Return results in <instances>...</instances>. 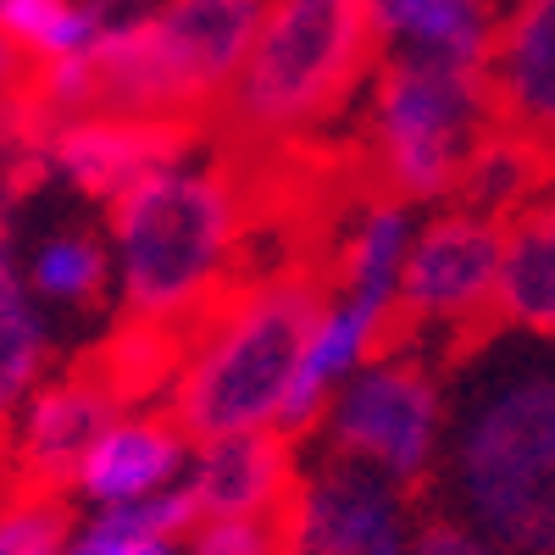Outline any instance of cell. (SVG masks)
<instances>
[{
  "label": "cell",
  "mask_w": 555,
  "mask_h": 555,
  "mask_svg": "<svg viewBox=\"0 0 555 555\" xmlns=\"http://www.w3.org/2000/svg\"><path fill=\"white\" fill-rule=\"evenodd\" d=\"M211 128L178 122V117H117V112H78L34 128V145L44 151V167L62 172L95 201H117L128 183H139L156 167L183 162Z\"/></svg>",
  "instance_id": "obj_9"
},
{
  "label": "cell",
  "mask_w": 555,
  "mask_h": 555,
  "mask_svg": "<svg viewBox=\"0 0 555 555\" xmlns=\"http://www.w3.org/2000/svg\"><path fill=\"white\" fill-rule=\"evenodd\" d=\"M267 0H162L106 23L89 51V112L211 128Z\"/></svg>",
  "instance_id": "obj_4"
},
{
  "label": "cell",
  "mask_w": 555,
  "mask_h": 555,
  "mask_svg": "<svg viewBox=\"0 0 555 555\" xmlns=\"http://www.w3.org/2000/svg\"><path fill=\"white\" fill-rule=\"evenodd\" d=\"M483 78L494 128L528 139L555 162V0H505Z\"/></svg>",
  "instance_id": "obj_11"
},
{
  "label": "cell",
  "mask_w": 555,
  "mask_h": 555,
  "mask_svg": "<svg viewBox=\"0 0 555 555\" xmlns=\"http://www.w3.org/2000/svg\"><path fill=\"white\" fill-rule=\"evenodd\" d=\"M366 89H373V133L361 162L373 190L405 206L455 195L461 167L494 128L483 67L389 51Z\"/></svg>",
  "instance_id": "obj_6"
},
{
  "label": "cell",
  "mask_w": 555,
  "mask_h": 555,
  "mask_svg": "<svg viewBox=\"0 0 555 555\" xmlns=\"http://www.w3.org/2000/svg\"><path fill=\"white\" fill-rule=\"evenodd\" d=\"M190 455V439L178 434L172 416H117V423L83 450L73 489H83L95 505H128L167 489Z\"/></svg>",
  "instance_id": "obj_14"
},
{
  "label": "cell",
  "mask_w": 555,
  "mask_h": 555,
  "mask_svg": "<svg viewBox=\"0 0 555 555\" xmlns=\"http://www.w3.org/2000/svg\"><path fill=\"white\" fill-rule=\"evenodd\" d=\"M378 62L373 0H267L211 133L222 145H300L366 89Z\"/></svg>",
  "instance_id": "obj_3"
},
{
  "label": "cell",
  "mask_w": 555,
  "mask_h": 555,
  "mask_svg": "<svg viewBox=\"0 0 555 555\" xmlns=\"http://www.w3.org/2000/svg\"><path fill=\"white\" fill-rule=\"evenodd\" d=\"M550 178H555V162L539 145H528V139L505 133V128H489L455 178V206L494 217V222H512L517 211L539 206V190Z\"/></svg>",
  "instance_id": "obj_17"
},
{
  "label": "cell",
  "mask_w": 555,
  "mask_h": 555,
  "mask_svg": "<svg viewBox=\"0 0 555 555\" xmlns=\"http://www.w3.org/2000/svg\"><path fill=\"white\" fill-rule=\"evenodd\" d=\"M411 555H505V550H494L489 539L455 528V522H428L423 533H416Z\"/></svg>",
  "instance_id": "obj_25"
},
{
  "label": "cell",
  "mask_w": 555,
  "mask_h": 555,
  "mask_svg": "<svg viewBox=\"0 0 555 555\" xmlns=\"http://www.w3.org/2000/svg\"><path fill=\"white\" fill-rule=\"evenodd\" d=\"M89 7H95L101 23H122V17H139V12L162 7V0H89Z\"/></svg>",
  "instance_id": "obj_26"
},
{
  "label": "cell",
  "mask_w": 555,
  "mask_h": 555,
  "mask_svg": "<svg viewBox=\"0 0 555 555\" xmlns=\"http://www.w3.org/2000/svg\"><path fill=\"white\" fill-rule=\"evenodd\" d=\"M190 555H295V500L267 512V517L195 522L190 528Z\"/></svg>",
  "instance_id": "obj_22"
},
{
  "label": "cell",
  "mask_w": 555,
  "mask_h": 555,
  "mask_svg": "<svg viewBox=\"0 0 555 555\" xmlns=\"http://www.w3.org/2000/svg\"><path fill=\"white\" fill-rule=\"evenodd\" d=\"M322 434L334 455L361 461L411 494L416 483H428L444 434V395L434 366L416 350H389L356 366L322 411Z\"/></svg>",
  "instance_id": "obj_8"
},
{
  "label": "cell",
  "mask_w": 555,
  "mask_h": 555,
  "mask_svg": "<svg viewBox=\"0 0 555 555\" xmlns=\"http://www.w3.org/2000/svg\"><path fill=\"white\" fill-rule=\"evenodd\" d=\"M245 240V190L222 156L211 167L172 162L128 183L112 201L117 289L128 322H156L195 339L201 322L250 284Z\"/></svg>",
  "instance_id": "obj_1"
},
{
  "label": "cell",
  "mask_w": 555,
  "mask_h": 555,
  "mask_svg": "<svg viewBox=\"0 0 555 555\" xmlns=\"http://www.w3.org/2000/svg\"><path fill=\"white\" fill-rule=\"evenodd\" d=\"M295 489H300L295 439H284L278 428L228 434V439L201 444V461L190 473V500H195L201 522L267 517V512H278V505H289Z\"/></svg>",
  "instance_id": "obj_13"
},
{
  "label": "cell",
  "mask_w": 555,
  "mask_h": 555,
  "mask_svg": "<svg viewBox=\"0 0 555 555\" xmlns=\"http://www.w3.org/2000/svg\"><path fill=\"white\" fill-rule=\"evenodd\" d=\"M328 267H289L228 295L190 339L178 378L167 384V416L190 444L278 428L295 366L328 306Z\"/></svg>",
  "instance_id": "obj_2"
},
{
  "label": "cell",
  "mask_w": 555,
  "mask_h": 555,
  "mask_svg": "<svg viewBox=\"0 0 555 555\" xmlns=\"http://www.w3.org/2000/svg\"><path fill=\"white\" fill-rule=\"evenodd\" d=\"M106 250L95 240H83V234H56V240H44L28 261V278H34V289L44 300H62V306H89V300H101L106 289Z\"/></svg>",
  "instance_id": "obj_21"
},
{
  "label": "cell",
  "mask_w": 555,
  "mask_h": 555,
  "mask_svg": "<svg viewBox=\"0 0 555 555\" xmlns=\"http://www.w3.org/2000/svg\"><path fill=\"white\" fill-rule=\"evenodd\" d=\"M28 56L0 34V139H34V106H28Z\"/></svg>",
  "instance_id": "obj_24"
},
{
  "label": "cell",
  "mask_w": 555,
  "mask_h": 555,
  "mask_svg": "<svg viewBox=\"0 0 555 555\" xmlns=\"http://www.w3.org/2000/svg\"><path fill=\"white\" fill-rule=\"evenodd\" d=\"M122 400L95 378L73 366L67 378L44 384L28 395V405L17 411V434H12V461H17V478L28 489H67L83 450L95 444L112 423H117Z\"/></svg>",
  "instance_id": "obj_12"
},
{
  "label": "cell",
  "mask_w": 555,
  "mask_h": 555,
  "mask_svg": "<svg viewBox=\"0 0 555 555\" xmlns=\"http://www.w3.org/2000/svg\"><path fill=\"white\" fill-rule=\"evenodd\" d=\"M44 356H51V339H44V317L34 311L23 272L12 256V234L0 222V444H7L17 411L28 405V395L39 389Z\"/></svg>",
  "instance_id": "obj_18"
},
{
  "label": "cell",
  "mask_w": 555,
  "mask_h": 555,
  "mask_svg": "<svg viewBox=\"0 0 555 555\" xmlns=\"http://www.w3.org/2000/svg\"><path fill=\"white\" fill-rule=\"evenodd\" d=\"M101 28L106 23L95 17V7H78V0H0V34H7L28 62L89 56Z\"/></svg>",
  "instance_id": "obj_20"
},
{
  "label": "cell",
  "mask_w": 555,
  "mask_h": 555,
  "mask_svg": "<svg viewBox=\"0 0 555 555\" xmlns=\"http://www.w3.org/2000/svg\"><path fill=\"white\" fill-rule=\"evenodd\" d=\"M0 555H67V505L51 489H17L0 505Z\"/></svg>",
  "instance_id": "obj_23"
},
{
  "label": "cell",
  "mask_w": 555,
  "mask_h": 555,
  "mask_svg": "<svg viewBox=\"0 0 555 555\" xmlns=\"http://www.w3.org/2000/svg\"><path fill=\"white\" fill-rule=\"evenodd\" d=\"M373 17L384 44H395V51L483 67L500 23V0H373Z\"/></svg>",
  "instance_id": "obj_16"
},
{
  "label": "cell",
  "mask_w": 555,
  "mask_h": 555,
  "mask_svg": "<svg viewBox=\"0 0 555 555\" xmlns=\"http://www.w3.org/2000/svg\"><path fill=\"white\" fill-rule=\"evenodd\" d=\"M494 317L500 328L555 339V201H539L505 222Z\"/></svg>",
  "instance_id": "obj_15"
},
{
  "label": "cell",
  "mask_w": 555,
  "mask_h": 555,
  "mask_svg": "<svg viewBox=\"0 0 555 555\" xmlns=\"http://www.w3.org/2000/svg\"><path fill=\"white\" fill-rule=\"evenodd\" d=\"M195 522L190 489H156L128 505H101V517L73 533L67 555H172V539H183Z\"/></svg>",
  "instance_id": "obj_19"
},
{
  "label": "cell",
  "mask_w": 555,
  "mask_h": 555,
  "mask_svg": "<svg viewBox=\"0 0 555 555\" xmlns=\"http://www.w3.org/2000/svg\"><path fill=\"white\" fill-rule=\"evenodd\" d=\"M295 555H405V489L328 450L295 494Z\"/></svg>",
  "instance_id": "obj_10"
},
{
  "label": "cell",
  "mask_w": 555,
  "mask_h": 555,
  "mask_svg": "<svg viewBox=\"0 0 555 555\" xmlns=\"http://www.w3.org/2000/svg\"><path fill=\"white\" fill-rule=\"evenodd\" d=\"M500 250H505V222L461 211V206H450L434 222L416 228L405 267H400V284H395L389 350H416L423 334L444 328L450 350L467 356L473 345L500 334V317H494Z\"/></svg>",
  "instance_id": "obj_7"
},
{
  "label": "cell",
  "mask_w": 555,
  "mask_h": 555,
  "mask_svg": "<svg viewBox=\"0 0 555 555\" xmlns=\"http://www.w3.org/2000/svg\"><path fill=\"white\" fill-rule=\"evenodd\" d=\"M450 478L494 550L555 555V366H522L473 395Z\"/></svg>",
  "instance_id": "obj_5"
}]
</instances>
